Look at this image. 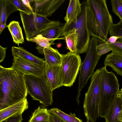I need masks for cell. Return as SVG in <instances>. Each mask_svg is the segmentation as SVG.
<instances>
[{"label":"cell","mask_w":122,"mask_h":122,"mask_svg":"<svg viewBox=\"0 0 122 122\" xmlns=\"http://www.w3.org/2000/svg\"><path fill=\"white\" fill-rule=\"evenodd\" d=\"M24 74L11 67L0 71V110L26 98Z\"/></svg>","instance_id":"cell-1"},{"label":"cell","mask_w":122,"mask_h":122,"mask_svg":"<svg viewBox=\"0 0 122 122\" xmlns=\"http://www.w3.org/2000/svg\"><path fill=\"white\" fill-rule=\"evenodd\" d=\"M106 67L101 68L99 97V116L104 118L118 95L120 85L114 73L108 71Z\"/></svg>","instance_id":"cell-2"},{"label":"cell","mask_w":122,"mask_h":122,"mask_svg":"<svg viewBox=\"0 0 122 122\" xmlns=\"http://www.w3.org/2000/svg\"><path fill=\"white\" fill-rule=\"evenodd\" d=\"M88 0H85L81 3V12L77 18L76 23L66 22L61 27L60 36L64 35L74 28L76 30L77 41V53L80 54L86 53L91 36L87 28L86 22V13Z\"/></svg>","instance_id":"cell-3"},{"label":"cell","mask_w":122,"mask_h":122,"mask_svg":"<svg viewBox=\"0 0 122 122\" xmlns=\"http://www.w3.org/2000/svg\"><path fill=\"white\" fill-rule=\"evenodd\" d=\"M98 42L97 38L92 36L90 39L86 56L80 66L78 82L79 86L76 98L78 104L81 91L82 88L87 84L89 78L93 75L94 70L101 56L98 54L97 47Z\"/></svg>","instance_id":"cell-4"},{"label":"cell","mask_w":122,"mask_h":122,"mask_svg":"<svg viewBox=\"0 0 122 122\" xmlns=\"http://www.w3.org/2000/svg\"><path fill=\"white\" fill-rule=\"evenodd\" d=\"M101 75V68L95 71L91 77V82L86 93L83 107L87 121L96 122L99 117V97Z\"/></svg>","instance_id":"cell-5"},{"label":"cell","mask_w":122,"mask_h":122,"mask_svg":"<svg viewBox=\"0 0 122 122\" xmlns=\"http://www.w3.org/2000/svg\"><path fill=\"white\" fill-rule=\"evenodd\" d=\"M24 77L28 94L32 99L39 101L45 107L51 106L53 102L52 92L47 85L45 75H24Z\"/></svg>","instance_id":"cell-6"},{"label":"cell","mask_w":122,"mask_h":122,"mask_svg":"<svg viewBox=\"0 0 122 122\" xmlns=\"http://www.w3.org/2000/svg\"><path fill=\"white\" fill-rule=\"evenodd\" d=\"M26 41L29 40L45 29L60 23L59 21H51L47 17L35 13L27 14L19 11Z\"/></svg>","instance_id":"cell-7"},{"label":"cell","mask_w":122,"mask_h":122,"mask_svg":"<svg viewBox=\"0 0 122 122\" xmlns=\"http://www.w3.org/2000/svg\"><path fill=\"white\" fill-rule=\"evenodd\" d=\"M62 56L61 68L62 84L70 87L73 85L79 73L81 58L79 54L70 52Z\"/></svg>","instance_id":"cell-8"},{"label":"cell","mask_w":122,"mask_h":122,"mask_svg":"<svg viewBox=\"0 0 122 122\" xmlns=\"http://www.w3.org/2000/svg\"><path fill=\"white\" fill-rule=\"evenodd\" d=\"M101 31L107 38L109 30L113 23L112 16L109 13L105 0H88Z\"/></svg>","instance_id":"cell-9"},{"label":"cell","mask_w":122,"mask_h":122,"mask_svg":"<svg viewBox=\"0 0 122 122\" xmlns=\"http://www.w3.org/2000/svg\"><path fill=\"white\" fill-rule=\"evenodd\" d=\"M11 67L24 75L40 76L45 75V67L17 56H13Z\"/></svg>","instance_id":"cell-10"},{"label":"cell","mask_w":122,"mask_h":122,"mask_svg":"<svg viewBox=\"0 0 122 122\" xmlns=\"http://www.w3.org/2000/svg\"><path fill=\"white\" fill-rule=\"evenodd\" d=\"M65 0H35L34 13L44 17L51 16Z\"/></svg>","instance_id":"cell-11"},{"label":"cell","mask_w":122,"mask_h":122,"mask_svg":"<svg viewBox=\"0 0 122 122\" xmlns=\"http://www.w3.org/2000/svg\"><path fill=\"white\" fill-rule=\"evenodd\" d=\"M86 18L87 29L91 36L97 38L99 44L106 42L108 39L102 33L88 2L87 7Z\"/></svg>","instance_id":"cell-12"},{"label":"cell","mask_w":122,"mask_h":122,"mask_svg":"<svg viewBox=\"0 0 122 122\" xmlns=\"http://www.w3.org/2000/svg\"><path fill=\"white\" fill-rule=\"evenodd\" d=\"M45 75L47 85L51 91L63 86L61 66H45Z\"/></svg>","instance_id":"cell-13"},{"label":"cell","mask_w":122,"mask_h":122,"mask_svg":"<svg viewBox=\"0 0 122 122\" xmlns=\"http://www.w3.org/2000/svg\"><path fill=\"white\" fill-rule=\"evenodd\" d=\"M105 122H122V89L111 105L105 117Z\"/></svg>","instance_id":"cell-14"},{"label":"cell","mask_w":122,"mask_h":122,"mask_svg":"<svg viewBox=\"0 0 122 122\" xmlns=\"http://www.w3.org/2000/svg\"><path fill=\"white\" fill-rule=\"evenodd\" d=\"M26 98L18 102L0 110V122L9 117L22 115L28 108Z\"/></svg>","instance_id":"cell-15"},{"label":"cell","mask_w":122,"mask_h":122,"mask_svg":"<svg viewBox=\"0 0 122 122\" xmlns=\"http://www.w3.org/2000/svg\"><path fill=\"white\" fill-rule=\"evenodd\" d=\"M18 10L10 0H0V35L6 27L7 19L12 13Z\"/></svg>","instance_id":"cell-16"},{"label":"cell","mask_w":122,"mask_h":122,"mask_svg":"<svg viewBox=\"0 0 122 122\" xmlns=\"http://www.w3.org/2000/svg\"><path fill=\"white\" fill-rule=\"evenodd\" d=\"M36 48L40 53L44 55L45 66L51 67L61 66L62 54H61L57 49L55 51H53L39 46Z\"/></svg>","instance_id":"cell-17"},{"label":"cell","mask_w":122,"mask_h":122,"mask_svg":"<svg viewBox=\"0 0 122 122\" xmlns=\"http://www.w3.org/2000/svg\"><path fill=\"white\" fill-rule=\"evenodd\" d=\"M13 56H18L26 60L43 67H45V61L44 59L39 58L24 49L23 47L12 46Z\"/></svg>","instance_id":"cell-18"},{"label":"cell","mask_w":122,"mask_h":122,"mask_svg":"<svg viewBox=\"0 0 122 122\" xmlns=\"http://www.w3.org/2000/svg\"><path fill=\"white\" fill-rule=\"evenodd\" d=\"M105 67H111L117 75L122 76V53L113 51L107 55L104 61Z\"/></svg>","instance_id":"cell-19"},{"label":"cell","mask_w":122,"mask_h":122,"mask_svg":"<svg viewBox=\"0 0 122 122\" xmlns=\"http://www.w3.org/2000/svg\"><path fill=\"white\" fill-rule=\"evenodd\" d=\"M81 7L79 0H70L66 15L64 18L66 22H76L77 17L81 12Z\"/></svg>","instance_id":"cell-20"},{"label":"cell","mask_w":122,"mask_h":122,"mask_svg":"<svg viewBox=\"0 0 122 122\" xmlns=\"http://www.w3.org/2000/svg\"><path fill=\"white\" fill-rule=\"evenodd\" d=\"M19 22L12 20L7 25L12 36L13 42L18 46L24 42L22 29Z\"/></svg>","instance_id":"cell-21"},{"label":"cell","mask_w":122,"mask_h":122,"mask_svg":"<svg viewBox=\"0 0 122 122\" xmlns=\"http://www.w3.org/2000/svg\"><path fill=\"white\" fill-rule=\"evenodd\" d=\"M50 115L45 107L40 106L33 113L28 122H50Z\"/></svg>","instance_id":"cell-22"},{"label":"cell","mask_w":122,"mask_h":122,"mask_svg":"<svg viewBox=\"0 0 122 122\" xmlns=\"http://www.w3.org/2000/svg\"><path fill=\"white\" fill-rule=\"evenodd\" d=\"M49 113L56 115L63 122H83L82 120L76 116L75 113H71L70 115L67 114L57 108L49 109Z\"/></svg>","instance_id":"cell-23"},{"label":"cell","mask_w":122,"mask_h":122,"mask_svg":"<svg viewBox=\"0 0 122 122\" xmlns=\"http://www.w3.org/2000/svg\"><path fill=\"white\" fill-rule=\"evenodd\" d=\"M64 36L67 49L71 52L77 53V38L75 29H72L65 34Z\"/></svg>","instance_id":"cell-24"},{"label":"cell","mask_w":122,"mask_h":122,"mask_svg":"<svg viewBox=\"0 0 122 122\" xmlns=\"http://www.w3.org/2000/svg\"><path fill=\"white\" fill-rule=\"evenodd\" d=\"M60 24L49 27L42 30L38 34L48 39L56 40L60 36L61 29V27L60 26Z\"/></svg>","instance_id":"cell-25"},{"label":"cell","mask_w":122,"mask_h":122,"mask_svg":"<svg viewBox=\"0 0 122 122\" xmlns=\"http://www.w3.org/2000/svg\"><path fill=\"white\" fill-rule=\"evenodd\" d=\"M36 36L30 39L29 41L35 42L39 46L52 51H54L56 50V49H54L51 46L55 40L46 38L40 34H37Z\"/></svg>","instance_id":"cell-26"},{"label":"cell","mask_w":122,"mask_h":122,"mask_svg":"<svg viewBox=\"0 0 122 122\" xmlns=\"http://www.w3.org/2000/svg\"><path fill=\"white\" fill-rule=\"evenodd\" d=\"M109 33L111 36L122 37V20H120L116 24L112 23L109 28Z\"/></svg>","instance_id":"cell-27"},{"label":"cell","mask_w":122,"mask_h":122,"mask_svg":"<svg viewBox=\"0 0 122 122\" xmlns=\"http://www.w3.org/2000/svg\"><path fill=\"white\" fill-rule=\"evenodd\" d=\"M111 3L112 11L122 20V0H112Z\"/></svg>","instance_id":"cell-28"},{"label":"cell","mask_w":122,"mask_h":122,"mask_svg":"<svg viewBox=\"0 0 122 122\" xmlns=\"http://www.w3.org/2000/svg\"><path fill=\"white\" fill-rule=\"evenodd\" d=\"M11 2L18 9V10L27 14L34 13L32 10L26 7L22 2L21 0H10Z\"/></svg>","instance_id":"cell-29"},{"label":"cell","mask_w":122,"mask_h":122,"mask_svg":"<svg viewBox=\"0 0 122 122\" xmlns=\"http://www.w3.org/2000/svg\"><path fill=\"white\" fill-rule=\"evenodd\" d=\"M108 45L112 51L122 53V39H118L114 43Z\"/></svg>","instance_id":"cell-30"},{"label":"cell","mask_w":122,"mask_h":122,"mask_svg":"<svg viewBox=\"0 0 122 122\" xmlns=\"http://www.w3.org/2000/svg\"><path fill=\"white\" fill-rule=\"evenodd\" d=\"M97 48L98 50V54L101 56L111 51L108 45L105 42L98 45Z\"/></svg>","instance_id":"cell-31"},{"label":"cell","mask_w":122,"mask_h":122,"mask_svg":"<svg viewBox=\"0 0 122 122\" xmlns=\"http://www.w3.org/2000/svg\"><path fill=\"white\" fill-rule=\"evenodd\" d=\"M23 120L22 115L11 117L4 120L1 122H21Z\"/></svg>","instance_id":"cell-32"},{"label":"cell","mask_w":122,"mask_h":122,"mask_svg":"<svg viewBox=\"0 0 122 122\" xmlns=\"http://www.w3.org/2000/svg\"><path fill=\"white\" fill-rule=\"evenodd\" d=\"M6 47L4 48L0 45V63L2 61L6 56Z\"/></svg>","instance_id":"cell-33"},{"label":"cell","mask_w":122,"mask_h":122,"mask_svg":"<svg viewBox=\"0 0 122 122\" xmlns=\"http://www.w3.org/2000/svg\"><path fill=\"white\" fill-rule=\"evenodd\" d=\"M120 39H122V37L114 36H111L105 43L107 45L113 44L117 40Z\"/></svg>","instance_id":"cell-34"},{"label":"cell","mask_w":122,"mask_h":122,"mask_svg":"<svg viewBox=\"0 0 122 122\" xmlns=\"http://www.w3.org/2000/svg\"><path fill=\"white\" fill-rule=\"evenodd\" d=\"M50 122H63L54 114L50 113Z\"/></svg>","instance_id":"cell-35"},{"label":"cell","mask_w":122,"mask_h":122,"mask_svg":"<svg viewBox=\"0 0 122 122\" xmlns=\"http://www.w3.org/2000/svg\"><path fill=\"white\" fill-rule=\"evenodd\" d=\"M23 3L27 7L29 8L31 10H33L32 9L30 3L32 2L33 1V0H21Z\"/></svg>","instance_id":"cell-36"},{"label":"cell","mask_w":122,"mask_h":122,"mask_svg":"<svg viewBox=\"0 0 122 122\" xmlns=\"http://www.w3.org/2000/svg\"><path fill=\"white\" fill-rule=\"evenodd\" d=\"M5 68L2 67L0 65V71L4 70Z\"/></svg>","instance_id":"cell-37"},{"label":"cell","mask_w":122,"mask_h":122,"mask_svg":"<svg viewBox=\"0 0 122 122\" xmlns=\"http://www.w3.org/2000/svg\"><path fill=\"white\" fill-rule=\"evenodd\" d=\"M86 122H89L88 121H87Z\"/></svg>","instance_id":"cell-38"}]
</instances>
